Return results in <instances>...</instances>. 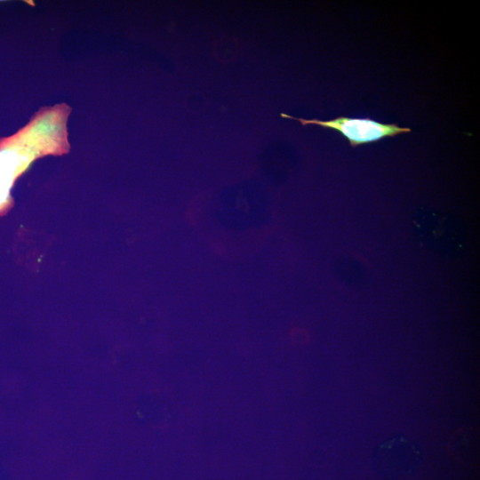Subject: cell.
<instances>
[{"instance_id": "obj_1", "label": "cell", "mask_w": 480, "mask_h": 480, "mask_svg": "<svg viewBox=\"0 0 480 480\" xmlns=\"http://www.w3.org/2000/svg\"><path fill=\"white\" fill-rule=\"evenodd\" d=\"M423 462L420 446L404 435L380 443L372 453V467L385 480H399L415 473Z\"/></svg>"}, {"instance_id": "obj_2", "label": "cell", "mask_w": 480, "mask_h": 480, "mask_svg": "<svg viewBox=\"0 0 480 480\" xmlns=\"http://www.w3.org/2000/svg\"><path fill=\"white\" fill-rule=\"evenodd\" d=\"M281 116L298 120L302 125L316 124L334 129L344 135L352 147H357L361 144L380 140L385 137H394L411 132V129L408 127H401L396 124H382L370 118L339 116L330 121H320L318 119L294 117L284 113H282Z\"/></svg>"}]
</instances>
